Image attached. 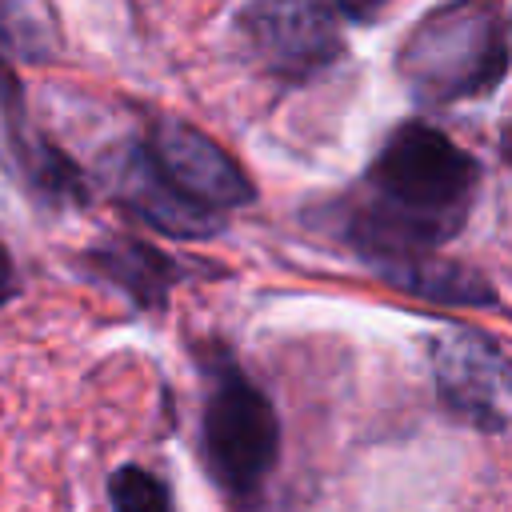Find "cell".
<instances>
[{
    "instance_id": "obj_1",
    "label": "cell",
    "mask_w": 512,
    "mask_h": 512,
    "mask_svg": "<svg viewBox=\"0 0 512 512\" xmlns=\"http://www.w3.org/2000/svg\"><path fill=\"white\" fill-rule=\"evenodd\" d=\"M476 188V156L440 128L408 120L368 164L364 192L344 208V236L380 276L452 240L472 212Z\"/></svg>"
},
{
    "instance_id": "obj_2",
    "label": "cell",
    "mask_w": 512,
    "mask_h": 512,
    "mask_svg": "<svg viewBox=\"0 0 512 512\" xmlns=\"http://www.w3.org/2000/svg\"><path fill=\"white\" fill-rule=\"evenodd\" d=\"M112 192L148 228L200 240L224 228V220L252 204V184L244 168L200 128L160 116L116 152L108 164Z\"/></svg>"
},
{
    "instance_id": "obj_3",
    "label": "cell",
    "mask_w": 512,
    "mask_h": 512,
    "mask_svg": "<svg viewBox=\"0 0 512 512\" xmlns=\"http://www.w3.org/2000/svg\"><path fill=\"white\" fill-rule=\"evenodd\" d=\"M396 68L420 104H456L496 92L508 72L500 0H452L432 8L408 32Z\"/></svg>"
},
{
    "instance_id": "obj_4",
    "label": "cell",
    "mask_w": 512,
    "mask_h": 512,
    "mask_svg": "<svg viewBox=\"0 0 512 512\" xmlns=\"http://www.w3.org/2000/svg\"><path fill=\"white\" fill-rule=\"evenodd\" d=\"M200 444L212 480L236 500L260 492L280 456V420L272 400L228 356L208 368Z\"/></svg>"
},
{
    "instance_id": "obj_5",
    "label": "cell",
    "mask_w": 512,
    "mask_h": 512,
    "mask_svg": "<svg viewBox=\"0 0 512 512\" xmlns=\"http://www.w3.org/2000/svg\"><path fill=\"white\" fill-rule=\"evenodd\" d=\"M236 28L256 64L284 80H308L340 56L328 0H244Z\"/></svg>"
},
{
    "instance_id": "obj_6",
    "label": "cell",
    "mask_w": 512,
    "mask_h": 512,
    "mask_svg": "<svg viewBox=\"0 0 512 512\" xmlns=\"http://www.w3.org/2000/svg\"><path fill=\"white\" fill-rule=\"evenodd\" d=\"M428 360H432L436 396L448 412H456L480 432L508 428L512 388H508V356L500 340L472 328H452L428 344Z\"/></svg>"
},
{
    "instance_id": "obj_7",
    "label": "cell",
    "mask_w": 512,
    "mask_h": 512,
    "mask_svg": "<svg viewBox=\"0 0 512 512\" xmlns=\"http://www.w3.org/2000/svg\"><path fill=\"white\" fill-rule=\"evenodd\" d=\"M88 268L96 280L120 288L136 308H156L168 296V288L184 276V264H176L172 256L140 240H108L92 248Z\"/></svg>"
},
{
    "instance_id": "obj_8",
    "label": "cell",
    "mask_w": 512,
    "mask_h": 512,
    "mask_svg": "<svg viewBox=\"0 0 512 512\" xmlns=\"http://www.w3.org/2000/svg\"><path fill=\"white\" fill-rule=\"evenodd\" d=\"M380 276L388 284H396L400 292H412V296L436 300V304H480V308L496 304V288L480 272H472L464 264H448L436 252L420 256V260H408V264H396Z\"/></svg>"
},
{
    "instance_id": "obj_9",
    "label": "cell",
    "mask_w": 512,
    "mask_h": 512,
    "mask_svg": "<svg viewBox=\"0 0 512 512\" xmlns=\"http://www.w3.org/2000/svg\"><path fill=\"white\" fill-rule=\"evenodd\" d=\"M0 48L44 56L52 48V20L40 0H0Z\"/></svg>"
},
{
    "instance_id": "obj_10",
    "label": "cell",
    "mask_w": 512,
    "mask_h": 512,
    "mask_svg": "<svg viewBox=\"0 0 512 512\" xmlns=\"http://www.w3.org/2000/svg\"><path fill=\"white\" fill-rule=\"evenodd\" d=\"M108 496H112V512H176L168 484L140 464L116 468L108 480Z\"/></svg>"
},
{
    "instance_id": "obj_11",
    "label": "cell",
    "mask_w": 512,
    "mask_h": 512,
    "mask_svg": "<svg viewBox=\"0 0 512 512\" xmlns=\"http://www.w3.org/2000/svg\"><path fill=\"white\" fill-rule=\"evenodd\" d=\"M344 20H352V24H372L392 0H328Z\"/></svg>"
},
{
    "instance_id": "obj_12",
    "label": "cell",
    "mask_w": 512,
    "mask_h": 512,
    "mask_svg": "<svg viewBox=\"0 0 512 512\" xmlns=\"http://www.w3.org/2000/svg\"><path fill=\"white\" fill-rule=\"evenodd\" d=\"M12 292H16V264H12V256H8V248L0 240V304H8Z\"/></svg>"
}]
</instances>
